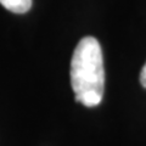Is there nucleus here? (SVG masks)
I'll use <instances>...</instances> for the list:
<instances>
[{"instance_id": "nucleus-3", "label": "nucleus", "mask_w": 146, "mask_h": 146, "mask_svg": "<svg viewBox=\"0 0 146 146\" xmlns=\"http://www.w3.org/2000/svg\"><path fill=\"white\" fill-rule=\"evenodd\" d=\"M140 83L144 88H146V63L144 65L143 70H141V73H140Z\"/></svg>"}, {"instance_id": "nucleus-1", "label": "nucleus", "mask_w": 146, "mask_h": 146, "mask_svg": "<svg viewBox=\"0 0 146 146\" xmlns=\"http://www.w3.org/2000/svg\"><path fill=\"white\" fill-rule=\"evenodd\" d=\"M71 85L76 101L86 107L101 102L105 90V68L101 45L94 36H84L71 61Z\"/></svg>"}, {"instance_id": "nucleus-2", "label": "nucleus", "mask_w": 146, "mask_h": 146, "mask_svg": "<svg viewBox=\"0 0 146 146\" xmlns=\"http://www.w3.org/2000/svg\"><path fill=\"white\" fill-rule=\"evenodd\" d=\"M0 4L13 13H26L32 7V0H0Z\"/></svg>"}]
</instances>
